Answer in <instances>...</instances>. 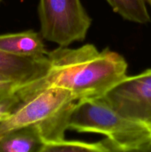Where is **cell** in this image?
I'll list each match as a JSON object with an SVG mask.
<instances>
[{"label":"cell","mask_w":151,"mask_h":152,"mask_svg":"<svg viewBox=\"0 0 151 152\" xmlns=\"http://www.w3.org/2000/svg\"><path fill=\"white\" fill-rule=\"evenodd\" d=\"M49 66L39 80L19 89V96L45 88H60L69 91L76 101L102 97L127 76V63L115 51H99L94 45L77 48L59 46L47 53Z\"/></svg>","instance_id":"obj_1"},{"label":"cell","mask_w":151,"mask_h":152,"mask_svg":"<svg viewBox=\"0 0 151 152\" xmlns=\"http://www.w3.org/2000/svg\"><path fill=\"white\" fill-rule=\"evenodd\" d=\"M69 129L104 135L109 151H151V125L122 115L103 97L77 101Z\"/></svg>","instance_id":"obj_2"},{"label":"cell","mask_w":151,"mask_h":152,"mask_svg":"<svg viewBox=\"0 0 151 152\" xmlns=\"http://www.w3.org/2000/svg\"><path fill=\"white\" fill-rule=\"evenodd\" d=\"M20 100L10 115L0 122V136L22 127H32L44 144L65 139L70 119L77 101L68 91L45 88L19 96Z\"/></svg>","instance_id":"obj_3"},{"label":"cell","mask_w":151,"mask_h":152,"mask_svg":"<svg viewBox=\"0 0 151 152\" xmlns=\"http://www.w3.org/2000/svg\"><path fill=\"white\" fill-rule=\"evenodd\" d=\"M38 12L44 39L59 46L83 41L92 22L81 0H39Z\"/></svg>","instance_id":"obj_4"},{"label":"cell","mask_w":151,"mask_h":152,"mask_svg":"<svg viewBox=\"0 0 151 152\" xmlns=\"http://www.w3.org/2000/svg\"><path fill=\"white\" fill-rule=\"evenodd\" d=\"M102 97L122 115L151 125V69L127 75Z\"/></svg>","instance_id":"obj_5"},{"label":"cell","mask_w":151,"mask_h":152,"mask_svg":"<svg viewBox=\"0 0 151 152\" xmlns=\"http://www.w3.org/2000/svg\"><path fill=\"white\" fill-rule=\"evenodd\" d=\"M48 66L47 56L41 59L25 58L0 50V74L16 82L19 89L41 79Z\"/></svg>","instance_id":"obj_6"},{"label":"cell","mask_w":151,"mask_h":152,"mask_svg":"<svg viewBox=\"0 0 151 152\" xmlns=\"http://www.w3.org/2000/svg\"><path fill=\"white\" fill-rule=\"evenodd\" d=\"M0 50L33 59L47 57L48 53L41 33L32 30L0 35Z\"/></svg>","instance_id":"obj_7"},{"label":"cell","mask_w":151,"mask_h":152,"mask_svg":"<svg viewBox=\"0 0 151 152\" xmlns=\"http://www.w3.org/2000/svg\"><path fill=\"white\" fill-rule=\"evenodd\" d=\"M44 142L38 131L22 127L0 136V152H41Z\"/></svg>","instance_id":"obj_8"},{"label":"cell","mask_w":151,"mask_h":152,"mask_svg":"<svg viewBox=\"0 0 151 152\" xmlns=\"http://www.w3.org/2000/svg\"><path fill=\"white\" fill-rule=\"evenodd\" d=\"M114 12L130 22L146 24L150 16L144 0H107Z\"/></svg>","instance_id":"obj_9"},{"label":"cell","mask_w":151,"mask_h":152,"mask_svg":"<svg viewBox=\"0 0 151 152\" xmlns=\"http://www.w3.org/2000/svg\"><path fill=\"white\" fill-rule=\"evenodd\" d=\"M108 152L104 140L97 142H86L78 140H67L44 144L41 152Z\"/></svg>","instance_id":"obj_10"},{"label":"cell","mask_w":151,"mask_h":152,"mask_svg":"<svg viewBox=\"0 0 151 152\" xmlns=\"http://www.w3.org/2000/svg\"><path fill=\"white\" fill-rule=\"evenodd\" d=\"M17 94L0 95V122L8 117L19 102Z\"/></svg>","instance_id":"obj_11"},{"label":"cell","mask_w":151,"mask_h":152,"mask_svg":"<svg viewBox=\"0 0 151 152\" xmlns=\"http://www.w3.org/2000/svg\"><path fill=\"white\" fill-rule=\"evenodd\" d=\"M19 88V85L13 80L0 74V95L16 94Z\"/></svg>","instance_id":"obj_12"},{"label":"cell","mask_w":151,"mask_h":152,"mask_svg":"<svg viewBox=\"0 0 151 152\" xmlns=\"http://www.w3.org/2000/svg\"><path fill=\"white\" fill-rule=\"evenodd\" d=\"M147 2L151 5V0H147Z\"/></svg>","instance_id":"obj_13"},{"label":"cell","mask_w":151,"mask_h":152,"mask_svg":"<svg viewBox=\"0 0 151 152\" xmlns=\"http://www.w3.org/2000/svg\"><path fill=\"white\" fill-rule=\"evenodd\" d=\"M0 1H1V0H0Z\"/></svg>","instance_id":"obj_14"}]
</instances>
